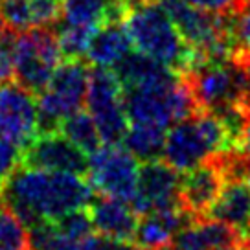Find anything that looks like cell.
<instances>
[{
	"label": "cell",
	"mask_w": 250,
	"mask_h": 250,
	"mask_svg": "<svg viewBox=\"0 0 250 250\" xmlns=\"http://www.w3.org/2000/svg\"><path fill=\"white\" fill-rule=\"evenodd\" d=\"M96 197L86 177L66 171H48L19 166L0 191V201L22 221L26 228L42 221H57Z\"/></svg>",
	"instance_id": "obj_1"
},
{
	"label": "cell",
	"mask_w": 250,
	"mask_h": 250,
	"mask_svg": "<svg viewBox=\"0 0 250 250\" xmlns=\"http://www.w3.org/2000/svg\"><path fill=\"white\" fill-rule=\"evenodd\" d=\"M124 26L133 48L184 74L197 61V52L180 35L171 17L156 0H127Z\"/></svg>",
	"instance_id": "obj_2"
},
{
	"label": "cell",
	"mask_w": 250,
	"mask_h": 250,
	"mask_svg": "<svg viewBox=\"0 0 250 250\" xmlns=\"http://www.w3.org/2000/svg\"><path fill=\"white\" fill-rule=\"evenodd\" d=\"M234 147L239 146L225 122L213 112L197 110L171 125L169 133H166L162 158L173 169L186 173Z\"/></svg>",
	"instance_id": "obj_3"
},
{
	"label": "cell",
	"mask_w": 250,
	"mask_h": 250,
	"mask_svg": "<svg viewBox=\"0 0 250 250\" xmlns=\"http://www.w3.org/2000/svg\"><path fill=\"white\" fill-rule=\"evenodd\" d=\"M90 66L86 59H64L57 64L42 92L37 94L41 133L57 131L66 116L81 110L86 100Z\"/></svg>",
	"instance_id": "obj_4"
},
{
	"label": "cell",
	"mask_w": 250,
	"mask_h": 250,
	"mask_svg": "<svg viewBox=\"0 0 250 250\" xmlns=\"http://www.w3.org/2000/svg\"><path fill=\"white\" fill-rule=\"evenodd\" d=\"M61 48L54 26H37L21 31L15 41L17 83L26 90L39 94L44 90L57 64L61 62Z\"/></svg>",
	"instance_id": "obj_5"
},
{
	"label": "cell",
	"mask_w": 250,
	"mask_h": 250,
	"mask_svg": "<svg viewBox=\"0 0 250 250\" xmlns=\"http://www.w3.org/2000/svg\"><path fill=\"white\" fill-rule=\"evenodd\" d=\"M85 105L96 122L103 144H122L129 129L124 107V88L112 68H90Z\"/></svg>",
	"instance_id": "obj_6"
},
{
	"label": "cell",
	"mask_w": 250,
	"mask_h": 250,
	"mask_svg": "<svg viewBox=\"0 0 250 250\" xmlns=\"http://www.w3.org/2000/svg\"><path fill=\"white\" fill-rule=\"evenodd\" d=\"M138 173L140 166L136 156L120 144H102L88 156L86 180L100 195L131 204L136 193Z\"/></svg>",
	"instance_id": "obj_7"
},
{
	"label": "cell",
	"mask_w": 250,
	"mask_h": 250,
	"mask_svg": "<svg viewBox=\"0 0 250 250\" xmlns=\"http://www.w3.org/2000/svg\"><path fill=\"white\" fill-rule=\"evenodd\" d=\"M39 133L35 94L11 81L0 85V136L24 151Z\"/></svg>",
	"instance_id": "obj_8"
},
{
	"label": "cell",
	"mask_w": 250,
	"mask_h": 250,
	"mask_svg": "<svg viewBox=\"0 0 250 250\" xmlns=\"http://www.w3.org/2000/svg\"><path fill=\"white\" fill-rule=\"evenodd\" d=\"M180 177L167 162H142L138 184L131 206L138 215L180 206Z\"/></svg>",
	"instance_id": "obj_9"
},
{
	"label": "cell",
	"mask_w": 250,
	"mask_h": 250,
	"mask_svg": "<svg viewBox=\"0 0 250 250\" xmlns=\"http://www.w3.org/2000/svg\"><path fill=\"white\" fill-rule=\"evenodd\" d=\"M22 166L48 171H66L86 177L88 155L72 144L61 131H44L22 151Z\"/></svg>",
	"instance_id": "obj_10"
},
{
	"label": "cell",
	"mask_w": 250,
	"mask_h": 250,
	"mask_svg": "<svg viewBox=\"0 0 250 250\" xmlns=\"http://www.w3.org/2000/svg\"><path fill=\"white\" fill-rule=\"evenodd\" d=\"M225 184L223 171L215 160H208L184 173L180 179V206L193 219L208 217Z\"/></svg>",
	"instance_id": "obj_11"
},
{
	"label": "cell",
	"mask_w": 250,
	"mask_h": 250,
	"mask_svg": "<svg viewBox=\"0 0 250 250\" xmlns=\"http://www.w3.org/2000/svg\"><path fill=\"white\" fill-rule=\"evenodd\" d=\"M243 241V235L227 223L211 217L189 221L175 234L169 250H219Z\"/></svg>",
	"instance_id": "obj_12"
},
{
	"label": "cell",
	"mask_w": 250,
	"mask_h": 250,
	"mask_svg": "<svg viewBox=\"0 0 250 250\" xmlns=\"http://www.w3.org/2000/svg\"><path fill=\"white\" fill-rule=\"evenodd\" d=\"M189 221H193V217L182 206L146 213L136 225L133 241L140 250L169 249L175 234L186 227Z\"/></svg>",
	"instance_id": "obj_13"
},
{
	"label": "cell",
	"mask_w": 250,
	"mask_h": 250,
	"mask_svg": "<svg viewBox=\"0 0 250 250\" xmlns=\"http://www.w3.org/2000/svg\"><path fill=\"white\" fill-rule=\"evenodd\" d=\"M88 213L98 234L122 241H133L138 225V213L129 203L105 195L94 197L92 203L88 204Z\"/></svg>",
	"instance_id": "obj_14"
},
{
	"label": "cell",
	"mask_w": 250,
	"mask_h": 250,
	"mask_svg": "<svg viewBox=\"0 0 250 250\" xmlns=\"http://www.w3.org/2000/svg\"><path fill=\"white\" fill-rule=\"evenodd\" d=\"M208 217L227 223L243 235L250 237V184L249 180H225L217 201Z\"/></svg>",
	"instance_id": "obj_15"
},
{
	"label": "cell",
	"mask_w": 250,
	"mask_h": 250,
	"mask_svg": "<svg viewBox=\"0 0 250 250\" xmlns=\"http://www.w3.org/2000/svg\"><path fill=\"white\" fill-rule=\"evenodd\" d=\"M127 0H61L64 24L100 28L107 22H124Z\"/></svg>",
	"instance_id": "obj_16"
},
{
	"label": "cell",
	"mask_w": 250,
	"mask_h": 250,
	"mask_svg": "<svg viewBox=\"0 0 250 250\" xmlns=\"http://www.w3.org/2000/svg\"><path fill=\"white\" fill-rule=\"evenodd\" d=\"M133 42L124 22H107L94 31L85 59L96 66L112 68L131 52Z\"/></svg>",
	"instance_id": "obj_17"
},
{
	"label": "cell",
	"mask_w": 250,
	"mask_h": 250,
	"mask_svg": "<svg viewBox=\"0 0 250 250\" xmlns=\"http://www.w3.org/2000/svg\"><path fill=\"white\" fill-rule=\"evenodd\" d=\"M114 74L118 76L122 88L125 86L146 85V83H156L164 81L173 76H179V72L171 70L164 62L156 61L151 55L142 52H129L116 66H112Z\"/></svg>",
	"instance_id": "obj_18"
},
{
	"label": "cell",
	"mask_w": 250,
	"mask_h": 250,
	"mask_svg": "<svg viewBox=\"0 0 250 250\" xmlns=\"http://www.w3.org/2000/svg\"><path fill=\"white\" fill-rule=\"evenodd\" d=\"M166 131L167 129L158 125L131 124L122 144L131 155L136 156L138 162L160 160L164 153Z\"/></svg>",
	"instance_id": "obj_19"
},
{
	"label": "cell",
	"mask_w": 250,
	"mask_h": 250,
	"mask_svg": "<svg viewBox=\"0 0 250 250\" xmlns=\"http://www.w3.org/2000/svg\"><path fill=\"white\" fill-rule=\"evenodd\" d=\"M72 144H76L81 151L90 156L96 149L102 146V136L98 133V127L88 110H78L61 122L59 129Z\"/></svg>",
	"instance_id": "obj_20"
},
{
	"label": "cell",
	"mask_w": 250,
	"mask_h": 250,
	"mask_svg": "<svg viewBox=\"0 0 250 250\" xmlns=\"http://www.w3.org/2000/svg\"><path fill=\"white\" fill-rule=\"evenodd\" d=\"M96 28H85V26H72V24H61L57 33V42L61 48L64 59H85L88 42L92 39Z\"/></svg>",
	"instance_id": "obj_21"
},
{
	"label": "cell",
	"mask_w": 250,
	"mask_h": 250,
	"mask_svg": "<svg viewBox=\"0 0 250 250\" xmlns=\"http://www.w3.org/2000/svg\"><path fill=\"white\" fill-rule=\"evenodd\" d=\"M0 250H30L28 228L0 201Z\"/></svg>",
	"instance_id": "obj_22"
},
{
	"label": "cell",
	"mask_w": 250,
	"mask_h": 250,
	"mask_svg": "<svg viewBox=\"0 0 250 250\" xmlns=\"http://www.w3.org/2000/svg\"><path fill=\"white\" fill-rule=\"evenodd\" d=\"M54 223L59 234L64 235V237H70V239H76V241H83L85 237H88L94 232L88 206L70 211V213L62 215L61 219H57Z\"/></svg>",
	"instance_id": "obj_23"
},
{
	"label": "cell",
	"mask_w": 250,
	"mask_h": 250,
	"mask_svg": "<svg viewBox=\"0 0 250 250\" xmlns=\"http://www.w3.org/2000/svg\"><path fill=\"white\" fill-rule=\"evenodd\" d=\"M232 44L234 52L239 50L250 54V2L232 13Z\"/></svg>",
	"instance_id": "obj_24"
},
{
	"label": "cell",
	"mask_w": 250,
	"mask_h": 250,
	"mask_svg": "<svg viewBox=\"0 0 250 250\" xmlns=\"http://www.w3.org/2000/svg\"><path fill=\"white\" fill-rule=\"evenodd\" d=\"M21 162H22V151L13 142L0 136V191L4 189L6 182L21 166Z\"/></svg>",
	"instance_id": "obj_25"
},
{
	"label": "cell",
	"mask_w": 250,
	"mask_h": 250,
	"mask_svg": "<svg viewBox=\"0 0 250 250\" xmlns=\"http://www.w3.org/2000/svg\"><path fill=\"white\" fill-rule=\"evenodd\" d=\"M81 250H140L131 241H122L103 234H90L81 241Z\"/></svg>",
	"instance_id": "obj_26"
},
{
	"label": "cell",
	"mask_w": 250,
	"mask_h": 250,
	"mask_svg": "<svg viewBox=\"0 0 250 250\" xmlns=\"http://www.w3.org/2000/svg\"><path fill=\"white\" fill-rule=\"evenodd\" d=\"M186 2L197 9L221 13V15H232L243 6V0H186Z\"/></svg>",
	"instance_id": "obj_27"
},
{
	"label": "cell",
	"mask_w": 250,
	"mask_h": 250,
	"mask_svg": "<svg viewBox=\"0 0 250 250\" xmlns=\"http://www.w3.org/2000/svg\"><path fill=\"white\" fill-rule=\"evenodd\" d=\"M239 146H241L245 151H249L250 153V109H249V112H247V116H245V124H243L241 142H239Z\"/></svg>",
	"instance_id": "obj_28"
},
{
	"label": "cell",
	"mask_w": 250,
	"mask_h": 250,
	"mask_svg": "<svg viewBox=\"0 0 250 250\" xmlns=\"http://www.w3.org/2000/svg\"><path fill=\"white\" fill-rule=\"evenodd\" d=\"M219 250H250V245L245 239L239 243H234V245H228V247H223V249Z\"/></svg>",
	"instance_id": "obj_29"
},
{
	"label": "cell",
	"mask_w": 250,
	"mask_h": 250,
	"mask_svg": "<svg viewBox=\"0 0 250 250\" xmlns=\"http://www.w3.org/2000/svg\"><path fill=\"white\" fill-rule=\"evenodd\" d=\"M249 2H250V0H243V6H245V4H249ZM243 6H241V8H243ZM237 11H239V9H237Z\"/></svg>",
	"instance_id": "obj_30"
},
{
	"label": "cell",
	"mask_w": 250,
	"mask_h": 250,
	"mask_svg": "<svg viewBox=\"0 0 250 250\" xmlns=\"http://www.w3.org/2000/svg\"><path fill=\"white\" fill-rule=\"evenodd\" d=\"M249 184H250V179H249Z\"/></svg>",
	"instance_id": "obj_31"
},
{
	"label": "cell",
	"mask_w": 250,
	"mask_h": 250,
	"mask_svg": "<svg viewBox=\"0 0 250 250\" xmlns=\"http://www.w3.org/2000/svg\"><path fill=\"white\" fill-rule=\"evenodd\" d=\"M164 250H167V249H164Z\"/></svg>",
	"instance_id": "obj_32"
}]
</instances>
